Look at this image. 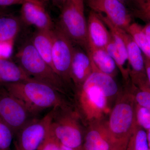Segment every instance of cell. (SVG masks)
<instances>
[{"label":"cell","instance_id":"obj_12","mask_svg":"<svg viewBox=\"0 0 150 150\" xmlns=\"http://www.w3.org/2000/svg\"><path fill=\"white\" fill-rule=\"evenodd\" d=\"M20 18L22 23L38 30H51L55 25L44 8L43 3L26 2L21 5Z\"/></svg>","mask_w":150,"mask_h":150},{"label":"cell","instance_id":"obj_25","mask_svg":"<svg viewBox=\"0 0 150 150\" xmlns=\"http://www.w3.org/2000/svg\"><path fill=\"white\" fill-rule=\"evenodd\" d=\"M14 136L10 127L0 117V150H11Z\"/></svg>","mask_w":150,"mask_h":150},{"label":"cell","instance_id":"obj_11","mask_svg":"<svg viewBox=\"0 0 150 150\" xmlns=\"http://www.w3.org/2000/svg\"><path fill=\"white\" fill-rule=\"evenodd\" d=\"M79 100L84 114L88 120H97L102 116L107 105V98L93 86L82 85L79 88Z\"/></svg>","mask_w":150,"mask_h":150},{"label":"cell","instance_id":"obj_14","mask_svg":"<svg viewBox=\"0 0 150 150\" xmlns=\"http://www.w3.org/2000/svg\"><path fill=\"white\" fill-rule=\"evenodd\" d=\"M90 57L81 47H75L70 69L71 80L79 88L93 72Z\"/></svg>","mask_w":150,"mask_h":150},{"label":"cell","instance_id":"obj_16","mask_svg":"<svg viewBox=\"0 0 150 150\" xmlns=\"http://www.w3.org/2000/svg\"><path fill=\"white\" fill-rule=\"evenodd\" d=\"M87 53L91 59L93 68L114 78L118 67L105 48L89 46Z\"/></svg>","mask_w":150,"mask_h":150},{"label":"cell","instance_id":"obj_33","mask_svg":"<svg viewBox=\"0 0 150 150\" xmlns=\"http://www.w3.org/2000/svg\"><path fill=\"white\" fill-rule=\"evenodd\" d=\"M144 58L146 74L148 80L149 81V83L150 85V59L144 56Z\"/></svg>","mask_w":150,"mask_h":150},{"label":"cell","instance_id":"obj_13","mask_svg":"<svg viewBox=\"0 0 150 150\" xmlns=\"http://www.w3.org/2000/svg\"><path fill=\"white\" fill-rule=\"evenodd\" d=\"M117 141L110 133L108 125L96 123L87 132L82 149L83 150H110Z\"/></svg>","mask_w":150,"mask_h":150},{"label":"cell","instance_id":"obj_7","mask_svg":"<svg viewBox=\"0 0 150 150\" xmlns=\"http://www.w3.org/2000/svg\"><path fill=\"white\" fill-rule=\"evenodd\" d=\"M67 109L55 108L50 129L60 144L73 148H82L83 139L79 124L74 116Z\"/></svg>","mask_w":150,"mask_h":150},{"label":"cell","instance_id":"obj_30","mask_svg":"<svg viewBox=\"0 0 150 150\" xmlns=\"http://www.w3.org/2000/svg\"><path fill=\"white\" fill-rule=\"evenodd\" d=\"M26 2L42 3L40 0H0V7L6 8L15 5H21Z\"/></svg>","mask_w":150,"mask_h":150},{"label":"cell","instance_id":"obj_1","mask_svg":"<svg viewBox=\"0 0 150 150\" xmlns=\"http://www.w3.org/2000/svg\"><path fill=\"white\" fill-rule=\"evenodd\" d=\"M1 84L23 103L34 115L48 108H67L62 93L40 81L32 79L20 82Z\"/></svg>","mask_w":150,"mask_h":150},{"label":"cell","instance_id":"obj_40","mask_svg":"<svg viewBox=\"0 0 150 150\" xmlns=\"http://www.w3.org/2000/svg\"><path fill=\"white\" fill-rule=\"evenodd\" d=\"M148 150H150V148H149V149Z\"/></svg>","mask_w":150,"mask_h":150},{"label":"cell","instance_id":"obj_27","mask_svg":"<svg viewBox=\"0 0 150 150\" xmlns=\"http://www.w3.org/2000/svg\"><path fill=\"white\" fill-rule=\"evenodd\" d=\"M134 95L136 104L150 110V87L138 88Z\"/></svg>","mask_w":150,"mask_h":150},{"label":"cell","instance_id":"obj_39","mask_svg":"<svg viewBox=\"0 0 150 150\" xmlns=\"http://www.w3.org/2000/svg\"><path fill=\"white\" fill-rule=\"evenodd\" d=\"M40 1H42L43 2V1H47V0H40Z\"/></svg>","mask_w":150,"mask_h":150},{"label":"cell","instance_id":"obj_17","mask_svg":"<svg viewBox=\"0 0 150 150\" xmlns=\"http://www.w3.org/2000/svg\"><path fill=\"white\" fill-rule=\"evenodd\" d=\"M52 30H37L33 33L30 40L38 54L54 69L52 59L53 47Z\"/></svg>","mask_w":150,"mask_h":150},{"label":"cell","instance_id":"obj_4","mask_svg":"<svg viewBox=\"0 0 150 150\" xmlns=\"http://www.w3.org/2000/svg\"><path fill=\"white\" fill-rule=\"evenodd\" d=\"M134 95L123 96L110 113L108 126L117 140L131 138L137 125Z\"/></svg>","mask_w":150,"mask_h":150},{"label":"cell","instance_id":"obj_24","mask_svg":"<svg viewBox=\"0 0 150 150\" xmlns=\"http://www.w3.org/2000/svg\"><path fill=\"white\" fill-rule=\"evenodd\" d=\"M131 139L134 150H148L149 149L146 131L138 124L136 126Z\"/></svg>","mask_w":150,"mask_h":150},{"label":"cell","instance_id":"obj_3","mask_svg":"<svg viewBox=\"0 0 150 150\" xmlns=\"http://www.w3.org/2000/svg\"><path fill=\"white\" fill-rule=\"evenodd\" d=\"M85 0H66L61 9L57 24L72 40L87 52L88 48Z\"/></svg>","mask_w":150,"mask_h":150},{"label":"cell","instance_id":"obj_29","mask_svg":"<svg viewBox=\"0 0 150 150\" xmlns=\"http://www.w3.org/2000/svg\"><path fill=\"white\" fill-rule=\"evenodd\" d=\"M14 40L0 41V59H9L13 49Z\"/></svg>","mask_w":150,"mask_h":150},{"label":"cell","instance_id":"obj_20","mask_svg":"<svg viewBox=\"0 0 150 150\" xmlns=\"http://www.w3.org/2000/svg\"><path fill=\"white\" fill-rule=\"evenodd\" d=\"M22 22L20 18L8 13L0 15V41L14 40L21 29Z\"/></svg>","mask_w":150,"mask_h":150},{"label":"cell","instance_id":"obj_18","mask_svg":"<svg viewBox=\"0 0 150 150\" xmlns=\"http://www.w3.org/2000/svg\"><path fill=\"white\" fill-rule=\"evenodd\" d=\"M32 79L19 65L9 59H0V83H15Z\"/></svg>","mask_w":150,"mask_h":150},{"label":"cell","instance_id":"obj_10","mask_svg":"<svg viewBox=\"0 0 150 150\" xmlns=\"http://www.w3.org/2000/svg\"><path fill=\"white\" fill-rule=\"evenodd\" d=\"M91 11L108 18L114 25L126 30L133 23L130 11L118 0H85Z\"/></svg>","mask_w":150,"mask_h":150},{"label":"cell","instance_id":"obj_31","mask_svg":"<svg viewBox=\"0 0 150 150\" xmlns=\"http://www.w3.org/2000/svg\"><path fill=\"white\" fill-rule=\"evenodd\" d=\"M130 138L117 140L110 150H126Z\"/></svg>","mask_w":150,"mask_h":150},{"label":"cell","instance_id":"obj_22","mask_svg":"<svg viewBox=\"0 0 150 150\" xmlns=\"http://www.w3.org/2000/svg\"><path fill=\"white\" fill-rule=\"evenodd\" d=\"M142 26L133 22L126 30L132 36L144 56L150 59V43L142 31Z\"/></svg>","mask_w":150,"mask_h":150},{"label":"cell","instance_id":"obj_5","mask_svg":"<svg viewBox=\"0 0 150 150\" xmlns=\"http://www.w3.org/2000/svg\"><path fill=\"white\" fill-rule=\"evenodd\" d=\"M52 64L54 71L65 84L71 81L70 69L74 47L67 34L57 24L52 30Z\"/></svg>","mask_w":150,"mask_h":150},{"label":"cell","instance_id":"obj_28","mask_svg":"<svg viewBox=\"0 0 150 150\" xmlns=\"http://www.w3.org/2000/svg\"><path fill=\"white\" fill-rule=\"evenodd\" d=\"M61 144L50 129L37 150H61Z\"/></svg>","mask_w":150,"mask_h":150},{"label":"cell","instance_id":"obj_21","mask_svg":"<svg viewBox=\"0 0 150 150\" xmlns=\"http://www.w3.org/2000/svg\"><path fill=\"white\" fill-rule=\"evenodd\" d=\"M127 7L133 18L150 23V0H129Z\"/></svg>","mask_w":150,"mask_h":150},{"label":"cell","instance_id":"obj_35","mask_svg":"<svg viewBox=\"0 0 150 150\" xmlns=\"http://www.w3.org/2000/svg\"><path fill=\"white\" fill-rule=\"evenodd\" d=\"M61 150H83L82 148H79V149H73V148H71L68 147L66 146H64L61 144Z\"/></svg>","mask_w":150,"mask_h":150},{"label":"cell","instance_id":"obj_36","mask_svg":"<svg viewBox=\"0 0 150 150\" xmlns=\"http://www.w3.org/2000/svg\"><path fill=\"white\" fill-rule=\"evenodd\" d=\"M7 13H8L6 8L0 7V15Z\"/></svg>","mask_w":150,"mask_h":150},{"label":"cell","instance_id":"obj_19","mask_svg":"<svg viewBox=\"0 0 150 150\" xmlns=\"http://www.w3.org/2000/svg\"><path fill=\"white\" fill-rule=\"evenodd\" d=\"M92 72L83 84L96 87L103 92L106 98L115 95L118 91L114 78L93 68Z\"/></svg>","mask_w":150,"mask_h":150},{"label":"cell","instance_id":"obj_8","mask_svg":"<svg viewBox=\"0 0 150 150\" xmlns=\"http://www.w3.org/2000/svg\"><path fill=\"white\" fill-rule=\"evenodd\" d=\"M54 108L40 118L30 121L16 136L15 150H37L50 130Z\"/></svg>","mask_w":150,"mask_h":150},{"label":"cell","instance_id":"obj_34","mask_svg":"<svg viewBox=\"0 0 150 150\" xmlns=\"http://www.w3.org/2000/svg\"><path fill=\"white\" fill-rule=\"evenodd\" d=\"M51 1H52V3L54 4L59 7L60 8L66 0H51Z\"/></svg>","mask_w":150,"mask_h":150},{"label":"cell","instance_id":"obj_32","mask_svg":"<svg viewBox=\"0 0 150 150\" xmlns=\"http://www.w3.org/2000/svg\"><path fill=\"white\" fill-rule=\"evenodd\" d=\"M142 31L145 37L150 43V23H146L144 26H142Z\"/></svg>","mask_w":150,"mask_h":150},{"label":"cell","instance_id":"obj_2","mask_svg":"<svg viewBox=\"0 0 150 150\" xmlns=\"http://www.w3.org/2000/svg\"><path fill=\"white\" fill-rule=\"evenodd\" d=\"M16 58L19 65L30 77L51 86L61 93H65L66 84L38 54L30 40L22 45Z\"/></svg>","mask_w":150,"mask_h":150},{"label":"cell","instance_id":"obj_23","mask_svg":"<svg viewBox=\"0 0 150 150\" xmlns=\"http://www.w3.org/2000/svg\"><path fill=\"white\" fill-rule=\"evenodd\" d=\"M105 49L114 60L118 69L121 72L123 79L125 81H128L130 76L129 69V67L127 66V64L128 65L129 64L124 61L119 54L115 44L113 43L112 38H111V40L106 46Z\"/></svg>","mask_w":150,"mask_h":150},{"label":"cell","instance_id":"obj_15","mask_svg":"<svg viewBox=\"0 0 150 150\" xmlns=\"http://www.w3.org/2000/svg\"><path fill=\"white\" fill-rule=\"evenodd\" d=\"M88 46L105 48L112 38L109 29L98 15L91 11L87 21Z\"/></svg>","mask_w":150,"mask_h":150},{"label":"cell","instance_id":"obj_37","mask_svg":"<svg viewBox=\"0 0 150 150\" xmlns=\"http://www.w3.org/2000/svg\"><path fill=\"white\" fill-rule=\"evenodd\" d=\"M146 132L147 134L148 144H149V147L150 148V129L147 130Z\"/></svg>","mask_w":150,"mask_h":150},{"label":"cell","instance_id":"obj_9","mask_svg":"<svg viewBox=\"0 0 150 150\" xmlns=\"http://www.w3.org/2000/svg\"><path fill=\"white\" fill-rule=\"evenodd\" d=\"M126 45L129 69V76L135 86L139 88L150 87L145 69L144 58L141 49L126 30L112 23Z\"/></svg>","mask_w":150,"mask_h":150},{"label":"cell","instance_id":"obj_26","mask_svg":"<svg viewBox=\"0 0 150 150\" xmlns=\"http://www.w3.org/2000/svg\"><path fill=\"white\" fill-rule=\"evenodd\" d=\"M136 116L139 126L146 131L150 129V110L136 104Z\"/></svg>","mask_w":150,"mask_h":150},{"label":"cell","instance_id":"obj_38","mask_svg":"<svg viewBox=\"0 0 150 150\" xmlns=\"http://www.w3.org/2000/svg\"><path fill=\"white\" fill-rule=\"evenodd\" d=\"M118 1L123 3V4H124L127 6L128 2H129V0H118Z\"/></svg>","mask_w":150,"mask_h":150},{"label":"cell","instance_id":"obj_6","mask_svg":"<svg viewBox=\"0 0 150 150\" xmlns=\"http://www.w3.org/2000/svg\"><path fill=\"white\" fill-rule=\"evenodd\" d=\"M24 103L1 85L0 87V117L11 129L14 135L35 118Z\"/></svg>","mask_w":150,"mask_h":150}]
</instances>
